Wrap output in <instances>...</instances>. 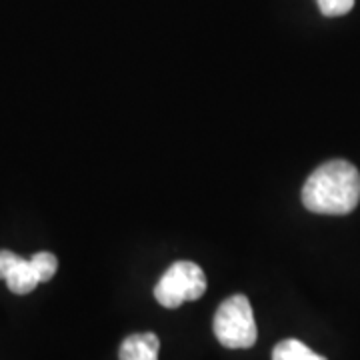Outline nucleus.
<instances>
[{
    "label": "nucleus",
    "mask_w": 360,
    "mask_h": 360,
    "mask_svg": "<svg viewBox=\"0 0 360 360\" xmlns=\"http://www.w3.org/2000/svg\"><path fill=\"white\" fill-rule=\"evenodd\" d=\"M360 200V172L347 160H328L302 186V205L316 214H348Z\"/></svg>",
    "instance_id": "obj_1"
},
{
    "label": "nucleus",
    "mask_w": 360,
    "mask_h": 360,
    "mask_svg": "<svg viewBox=\"0 0 360 360\" xmlns=\"http://www.w3.org/2000/svg\"><path fill=\"white\" fill-rule=\"evenodd\" d=\"M212 330H214V336L222 347H255L258 330L250 300L245 295H234L226 298L214 314Z\"/></svg>",
    "instance_id": "obj_2"
},
{
    "label": "nucleus",
    "mask_w": 360,
    "mask_h": 360,
    "mask_svg": "<svg viewBox=\"0 0 360 360\" xmlns=\"http://www.w3.org/2000/svg\"><path fill=\"white\" fill-rule=\"evenodd\" d=\"M206 292V274L191 260H179L160 276L155 298L165 309H179L184 302L198 300Z\"/></svg>",
    "instance_id": "obj_3"
},
{
    "label": "nucleus",
    "mask_w": 360,
    "mask_h": 360,
    "mask_svg": "<svg viewBox=\"0 0 360 360\" xmlns=\"http://www.w3.org/2000/svg\"><path fill=\"white\" fill-rule=\"evenodd\" d=\"M0 281L14 295H28L40 284V276L32 258L26 260L11 250H0Z\"/></svg>",
    "instance_id": "obj_4"
},
{
    "label": "nucleus",
    "mask_w": 360,
    "mask_h": 360,
    "mask_svg": "<svg viewBox=\"0 0 360 360\" xmlns=\"http://www.w3.org/2000/svg\"><path fill=\"white\" fill-rule=\"evenodd\" d=\"M160 340L155 333H139L122 340L118 360H158Z\"/></svg>",
    "instance_id": "obj_5"
},
{
    "label": "nucleus",
    "mask_w": 360,
    "mask_h": 360,
    "mask_svg": "<svg viewBox=\"0 0 360 360\" xmlns=\"http://www.w3.org/2000/svg\"><path fill=\"white\" fill-rule=\"evenodd\" d=\"M272 360H326L296 338L281 340L272 350Z\"/></svg>",
    "instance_id": "obj_6"
},
{
    "label": "nucleus",
    "mask_w": 360,
    "mask_h": 360,
    "mask_svg": "<svg viewBox=\"0 0 360 360\" xmlns=\"http://www.w3.org/2000/svg\"><path fill=\"white\" fill-rule=\"evenodd\" d=\"M32 262H34V266L39 270L40 283H49L52 276L56 274V270H58V260L51 252H37L32 257Z\"/></svg>",
    "instance_id": "obj_7"
},
{
    "label": "nucleus",
    "mask_w": 360,
    "mask_h": 360,
    "mask_svg": "<svg viewBox=\"0 0 360 360\" xmlns=\"http://www.w3.org/2000/svg\"><path fill=\"white\" fill-rule=\"evenodd\" d=\"M324 16H345L354 8V0H316Z\"/></svg>",
    "instance_id": "obj_8"
}]
</instances>
